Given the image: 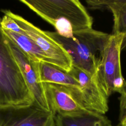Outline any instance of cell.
I'll return each instance as SVG.
<instances>
[{
	"label": "cell",
	"instance_id": "obj_16",
	"mask_svg": "<svg viewBox=\"0 0 126 126\" xmlns=\"http://www.w3.org/2000/svg\"><path fill=\"white\" fill-rule=\"evenodd\" d=\"M119 97V126H126V80Z\"/></svg>",
	"mask_w": 126,
	"mask_h": 126
},
{
	"label": "cell",
	"instance_id": "obj_3",
	"mask_svg": "<svg viewBox=\"0 0 126 126\" xmlns=\"http://www.w3.org/2000/svg\"><path fill=\"white\" fill-rule=\"evenodd\" d=\"M43 19L50 23L59 18L68 20L74 32L92 28L93 20L78 0H20Z\"/></svg>",
	"mask_w": 126,
	"mask_h": 126
},
{
	"label": "cell",
	"instance_id": "obj_7",
	"mask_svg": "<svg viewBox=\"0 0 126 126\" xmlns=\"http://www.w3.org/2000/svg\"><path fill=\"white\" fill-rule=\"evenodd\" d=\"M79 83L82 106L86 110L104 115L108 110V97L103 91L96 73L92 75L72 66L68 72Z\"/></svg>",
	"mask_w": 126,
	"mask_h": 126
},
{
	"label": "cell",
	"instance_id": "obj_1",
	"mask_svg": "<svg viewBox=\"0 0 126 126\" xmlns=\"http://www.w3.org/2000/svg\"><path fill=\"white\" fill-rule=\"evenodd\" d=\"M46 32L68 54L72 66L92 75L96 73L110 34L92 28L74 32L66 38L56 32Z\"/></svg>",
	"mask_w": 126,
	"mask_h": 126
},
{
	"label": "cell",
	"instance_id": "obj_18",
	"mask_svg": "<svg viewBox=\"0 0 126 126\" xmlns=\"http://www.w3.org/2000/svg\"></svg>",
	"mask_w": 126,
	"mask_h": 126
},
{
	"label": "cell",
	"instance_id": "obj_11",
	"mask_svg": "<svg viewBox=\"0 0 126 126\" xmlns=\"http://www.w3.org/2000/svg\"><path fill=\"white\" fill-rule=\"evenodd\" d=\"M55 126H113L104 115L90 111L73 115L56 114Z\"/></svg>",
	"mask_w": 126,
	"mask_h": 126
},
{
	"label": "cell",
	"instance_id": "obj_5",
	"mask_svg": "<svg viewBox=\"0 0 126 126\" xmlns=\"http://www.w3.org/2000/svg\"><path fill=\"white\" fill-rule=\"evenodd\" d=\"M3 13L11 17L41 49L52 64L59 69L68 72L72 67L70 57L58 42L50 36L46 31L36 27L22 16L9 10H3Z\"/></svg>",
	"mask_w": 126,
	"mask_h": 126
},
{
	"label": "cell",
	"instance_id": "obj_10",
	"mask_svg": "<svg viewBox=\"0 0 126 126\" xmlns=\"http://www.w3.org/2000/svg\"><path fill=\"white\" fill-rule=\"evenodd\" d=\"M88 7L92 10H109L113 16L112 34H126V0H88Z\"/></svg>",
	"mask_w": 126,
	"mask_h": 126
},
{
	"label": "cell",
	"instance_id": "obj_14",
	"mask_svg": "<svg viewBox=\"0 0 126 126\" xmlns=\"http://www.w3.org/2000/svg\"><path fill=\"white\" fill-rule=\"evenodd\" d=\"M56 29V32L60 35L66 38L73 35L74 30L71 23L64 18H59L49 23Z\"/></svg>",
	"mask_w": 126,
	"mask_h": 126
},
{
	"label": "cell",
	"instance_id": "obj_2",
	"mask_svg": "<svg viewBox=\"0 0 126 126\" xmlns=\"http://www.w3.org/2000/svg\"><path fill=\"white\" fill-rule=\"evenodd\" d=\"M0 108L22 106L34 103L33 95L7 43L0 26Z\"/></svg>",
	"mask_w": 126,
	"mask_h": 126
},
{
	"label": "cell",
	"instance_id": "obj_15",
	"mask_svg": "<svg viewBox=\"0 0 126 126\" xmlns=\"http://www.w3.org/2000/svg\"><path fill=\"white\" fill-rule=\"evenodd\" d=\"M0 26L2 30H8L22 34H26L24 31L11 17L5 14L1 18Z\"/></svg>",
	"mask_w": 126,
	"mask_h": 126
},
{
	"label": "cell",
	"instance_id": "obj_4",
	"mask_svg": "<svg viewBox=\"0 0 126 126\" xmlns=\"http://www.w3.org/2000/svg\"><path fill=\"white\" fill-rule=\"evenodd\" d=\"M123 35L110 34L104 48L96 74L106 95L121 92L125 84L121 70V52Z\"/></svg>",
	"mask_w": 126,
	"mask_h": 126
},
{
	"label": "cell",
	"instance_id": "obj_8",
	"mask_svg": "<svg viewBox=\"0 0 126 126\" xmlns=\"http://www.w3.org/2000/svg\"><path fill=\"white\" fill-rule=\"evenodd\" d=\"M6 37L27 85L33 95L34 103L40 107L50 111L44 85L40 82L39 79L37 69V63L39 62H34L31 60L28 56L14 42L7 36Z\"/></svg>",
	"mask_w": 126,
	"mask_h": 126
},
{
	"label": "cell",
	"instance_id": "obj_9",
	"mask_svg": "<svg viewBox=\"0 0 126 126\" xmlns=\"http://www.w3.org/2000/svg\"><path fill=\"white\" fill-rule=\"evenodd\" d=\"M44 85L50 111L55 116L77 114L89 111L84 109L79 101L75 92L77 87L50 83Z\"/></svg>",
	"mask_w": 126,
	"mask_h": 126
},
{
	"label": "cell",
	"instance_id": "obj_12",
	"mask_svg": "<svg viewBox=\"0 0 126 126\" xmlns=\"http://www.w3.org/2000/svg\"><path fill=\"white\" fill-rule=\"evenodd\" d=\"M40 81L43 84L50 83L67 87H79L78 81L68 72L48 63H37Z\"/></svg>",
	"mask_w": 126,
	"mask_h": 126
},
{
	"label": "cell",
	"instance_id": "obj_17",
	"mask_svg": "<svg viewBox=\"0 0 126 126\" xmlns=\"http://www.w3.org/2000/svg\"><path fill=\"white\" fill-rule=\"evenodd\" d=\"M126 51V34L124 36L122 44H121V51Z\"/></svg>",
	"mask_w": 126,
	"mask_h": 126
},
{
	"label": "cell",
	"instance_id": "obj_13",
	"mask_svg": "<svg viewBox=\"0 0 126 126\" xmlns=\"http://www.w3.org/2000/svg\"><path fill=\"white\" fill-rule=\"evenodd\" d=\"M2 31L5 36L14 42L31 60L50 63L49 59L43 52L26 34H22L8 30H2Z\"/></svg>",
	"mask_w": 126,
	"mask_h": 126
},
{
	"label": "cell",
	"instance_id": "obj_6",
	"mask_svg": "<svg viewBox=\"0 0 126 126\" xmlns=\"http://www.w3.org/2000/svg\"><path fill=\"white\" fill-rule=\"evenodd\" d=\"M55 115L34 103L0 108V126H55Z\"/></svg>",
	"mask_w": 126,
	"mask_h": 126
}]
</instances>
